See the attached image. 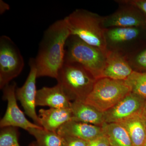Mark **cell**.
I'll return each instance as SVG.
<instances>
[{
  "label": "cell",
  "instance_id": "8fae6325",
  "mask_svg": "<svg viewBox=\"0 0 146 146\" xmlns=\"http://www.w3.org/2000/svg\"><path fill=\"white\" fill-rule=\"evenodd\" d=\"M133 72L128 62L122 54L117 51L108 50L106 63L101 78L125 80Z\"/></svg>",
  "mask_w": 146,
  "mask_h": 146
},
{
  "label": "cell",
  "instance_id": "603a6c76",
  "mask_svg": "<svg viewBox=\"0 0 146 146\" xmlns=\"http://www.w3.org/2000/svg\"><path fill=\"white\" fill-rule=\"evenodd\" d=\"M118 2L132 6L146 15V0H125L119 1Z\"/></svg>",
  "mask_w": 146,
  "mask_h": 146
},
{
  "label": "cell",
  "instance_id": "30bf717a",
  "mask_svg": "<svg viewBox=\"0 0 146 146\" xmlns=\"http://www.w3.org/2000/svg\"><path fill=\"white\" fill-rule=\"evenodd\" d=\"M115 13L104 17L103 26L105 29L114 27H137L146 26V20L141 16L140 11L127 5Z\"/></svg>",
  "mask_w": 146,
  "mask_h": 146
},
{
  "label": "cell",
  "instance_id": "ba28073f",
  "mask_svg": "<svg viewBox=\"0 0 146 146\" xmlns=\"http://www.w3.org/2000/svg\"><path fill=\"white\" fill-rule=\"evenodd\" d=\"M29 64L30 70L29 75L23 85L16 89V97L17 99L21 102L25 113L31 118L35 124L42 127L39 116L36 114L35 110L37 91L36 80L37 77L34 58H31Z\"/></svg>",
  "mask_w": 146,
  "mask_h": 146
},
{
  "label": "cell",
  "instance_id": "4fadbf2b",
  "mask_svg": "<svg viewBox=\"0 0 146 146\" xmlns=\"http://www.w3.org/2000/svg\"><path fill=\"white\" fill-rule=\"evenodd\" d=\"M60 136H73L89 142L104 135L102 127L86 123L69 121L63 124L57 130Z\"/></svg>",
  "mask_w": 146,
  "mask_h": 146
},
{
  "label": "cell",
  "instance_id": "e0dca14e",
  "mask_svg": "<svg viewBox=\"0 0 146 146\" xmlns=\"http://www.w3.org/2000/svg\"><path fill=\"white\" fill-rule=\"evenodd\" d=\"M102 127L110 146H133L127 131L119 123H105Z\"/></svg>",
  "mask_w": 146,
  "mask_h": 146
},
{
  "label": "cell",
  "instance_id": "f1b7e54d",
  "mask_svg": "<svg viewBox=\"0 0 146 146\" xmlns=\"http://www.w3.org/2000/svg\"><path fill=\"white\" fill-rule=\"evenodd\" d=\"M143 146H146V141H145V143L144 144Z\"/></svg>",
  "mask_w": 146,
  "mask_h": 146
},
{
  "label": "cell",
  "instance_id": "4316f807",
  "mask_svg": "<svg viewBox=\"0 0 146 146\" xmlns=\"http://www.w3.org/2000/svg\"><path fill=\"white\" fill-rule=\"evenodd\" d=\"M146 125V98L143 108L140 113Z\"/></svg>",
  "mask_w": 146,
  "mask_h": 146
},
{
  "label": "cell",
  "instance_id": "cb8c5ba5",
  "mask_svg": "<svg viewBox=\"0 0 146 146\" xmlns=\"http://www.w3.org/2000/svg\"><path fill=\"white\" fill-rule=\"evenodd\" d=\"M88 146H110L106 136L104 134L88 142Z\"/></svg>",
  "mask_w": 146,
  "mask_h": 146
},
{
  "label": "cell",
  "instance_id": "f546056e",
  "mask_svg": "<svg viewBox=\"0 0 146 146\" xmlns=\"http://www.w3.org/2000/svg\"><path fill=\"white\" fill-rule=\"evenodd\" d=\"M145 24H146V22H145Z\"/></svg>",
  "mask_w": 146,
  "mask_h": 146
},
{
  "label": "cell",
  "instance_id": "7c38bea8",
  "mask_svg": "<svg viewBox=\"0 0 146 146\" xmlns=\"http://www.w3.org/2000/svg\"><path fill=\"white\" fill-rule=\"evenodd\" d=\"M71 102L59 84L53 87H43L36 91V106L50 108H65L70 107Z\"/></svg>",
  "mask_w": 146,
  "mask_h": 146
},
{
  "label": "cell",
  "instance_id": "ffe728a7",
  "mask_svg": "<svg viewBox=\"0 0 146 146\" xmlns=\"http://www.w3.org/2000/svg\"><path fill=\"white\" fill-rule=\"evenodd\" d=\"M125 81L132 93L146 98V72L133 71Z\"/></svg>",
  "mask_w": 146,
  "mask_h": 146
},
{
  "label": "cell",
  "instance_id": "2e32d148",
  "mask_svg": "<svg viewBox=\"0 0 146 146\" xmlns=\"http://www.w3.org/2000/svg\"><path fill=\"white\" fill-rule=\"evenodd\" d=\"M124 127L133 146H143L146 141V125L140 113L118 123Z\"/></svg>",
  "mask_w": 146,
  "mask_h": 146
},
{
  "label": "cell",
  "instance_id": "44dd1931",
  "mask_svg": "<svg viewBox=\"0 0 146 146\" xmlns=\"http://www.w3.org/2000/svg\"><path fill=\"white\" fill-rule=\"evenodd\" d=\"M18 127L8 126L1 128L0 131V146H21L18 142ZM28 146H31V145Z\"/></svg>",
  "mask_w": 146,
  "mask_h": 146
},
{
  "label": "cell",
  "instance_id": "3957f363",
  "mask_svg": "<svg viewBox=\"0 0 146 146\" xmlns=\"http://www.w3.org/2000/svg\"><path fill=\"white\" fill-rule=\"evenodd\" d=\"M106 53L70 35L65 45L64 63H78L98 79L101 78L105 67Z\"/></svg>",
  "mask_w": 146,
  "mask_h": 146
},
{
  "label": "cell",
  "instance_id": "5bb4252c",
  "mask_svg": "<svg viewBox=\"0 0 146 146\" xmlns=\"http://www.w3.org/2000/svg\"><path fill=\"white\" fill-rule=\"evenodd\" d=\"M38 116L43 128L55 132L65 123L73 120L70 108L41 109L39 110Z\"/></svg>",
  "mask_w": 146,
  "mask_h": 146
},
{
  "label": "cell",
  "instance_id": "7a4b0ae2",
  "mask_svg": "<svg viewBox=\"0 0 146 146\" xmlns=\"http://www.w3.org/2000/svg\"><path fill=\"white\" fill-rule=\"evenodd\" d=\"M71 35L107 53L104 17L84 9H77L64 18Z\"/></svg>",
  "mask_w": 146,
  "mask_h": 146
},
{
  "label": "cell",
  "instance_id": "5b68a950",
  "mask_svg": "<svg viewBox=\"0 0 146 146\" xmlns=\"http://www.w3.org/2000/svg\"><path fill=\"white\" fill-rule=\"evenodd\" d=\"M131 92L130 88L125 80L102 78L96 80L92 91L84 102L104 112L115 106Z\"/></svg>",
  "mask_w": 146,
  "mask_h": 146
},
{
  "label": "cell",
  "instance_id": "9c48e42d",
  "mask_svg": "<svg viewBox=\"0 0 146 146\" xmlns=\"http://www.w3.org/2000/svg\"><path fill=\"white\" fill-rule=\"evenodd\" d=\"M145 100V98L131 92L115 106L104 112L105 123H119L140 113Z\"/></svg>",
  "mask_w": 146,
  "mask_h": 146
},
{
  "label": "cell",
  "instance_id": "9a60e30c",
  "mask_svg": "<svg viewBox=\"0 0 146 146\" xmlns=\"http://www.w3.org/2000/svg\"><path fill=\"white\" fill-rule=\"evenodd\" d=\"M73 121L102 127L105 121L104 112H100L84 101L77 100L71 103Z\"/></svg>",
  "mask_w": 146,
  "mask_h": 146
},
{
  "label": "cell",
  "instance_id": "83f0119b",
  "mask_svg": "<svg viewBox=\"0 0 146 146\" xmlns=\"http://www.w3.org/2000/svg\"><path fill=\"white\" fill-rule=\"evenodd\" d=\"M30 145L31 146H37V144H36V141H35V142H33Z\"/></svg>",
  "mask_w": 146,
  "mask_h": 146
},
{
  "label": "cell",
  "instance_id": "d6986e66",
  "mask_svg": "<svg viewBox=\"0 0 146 146\" xmlns=\"http://www.w3.org/2000/svg\"><path fill=\"white\" fill-rule=\"evenodd\" d=\"M27 131L36 139L38 146H63L62 137L57 133L42 128H30Z\"/></svg>",
  "mask_w": 146,
  "mask_h": 146
},
{
  "label": "cell",
  "instance_id": "484cf974",
  "mask_svg": "<svg viewBox=\"0 0 146 146\" xmlns=\"http://www.w3.org/2000/svg\"><path fill=\"white\" fill-rule=\"evenodd\" d=\"M9 9V6L8 4L4 1L1 0L0 1V13L2 14L5 12L6 11Z\"/></svg>",
  "mask_w": 146,
  "mask_h": 146
},
{
  "label": "cell",
  "instance_id": "52a82bcc",
  "mask_svg": "<svg viewBox=\"0 0 146 146\" xmlns=\"http://www.w3.org/2000/svg\"><path fill=\"white\" fill-rule=\"evenodd\" d=\"M16 82H13L2 89L3 99L7 101V106L5 114L0 121L1 128L13 126L27 131L30 128L42 127L29 121L18 107L16 97Z\"/></svg>",
  "mask_w": 146,
  "mask_h": 146
},
{
  "label": "cell",
  "instance_id": "8992f818",
  "mask_svg": "<svg viewBox=\"0 0 146 146\" xmlns=\"http://www.w3.org/2000/svg\"><path fill=\"white\" fill-rule=\"evenodd\" d=\"M25 61L20 50L10 37H0V89H3L17 77L23 69Z\"/></svg>",
  "mask_w": 146,
  "mask_h": 146
},
{
  "label": "cell",
  "instance_id": "d4e9b609",
  "mask_svg": "<svg viewBox=\"0 0 146 146\" xmlns=\"http://www.w3.org/2000/svg\"><path fill=\"white\" fill-rule=\"evenodd\" d=\"M135 61L138 67L146 69V49L137 56Z\"/></svg>",
  "mask_w": 146,
  "mask_h": 146
},
{
  "label": "cell",
  "instance_id": "6da1fadb",
  "mask_svg": "<svg viewBox=\"0 0 146 146\" xmlns=\"http://www.w3.org/2000/svg\"><path fill=\"white\" fill-rule=\"evenodd\" d=\"M71 34L65 19L55 21L45 31L35 63L37 77L56 79L64 63L66 42Z\"/></svg>",
  "mask_w": 146,
  "mask_h": 146
},
{
  "label": "cell",
  "instance_id": "7402d4cb",
  "mask_svg": "<svg viewBox=\"0 0 146 146\" xmlns=\"http://www.w3.org/2000/svg\"><path fill=\"white\" fill-rule=\"evenodd\" d=\"M60 136L63 140V146H88V142L80 138L66 135Z\"/></svg>",
  "mask_w": 146,
  "mask_h": 146
},
{
  "label": "cell",
  "instance_id": "277c9868",
  "mask_svg": "<svg viewBox=\"0 0 146 146\" xmlns=\"http://www.w3.org/2000/svg\"><path fill=\"white\" fill-rule=\"evenodd\" d=\"M56 80L70 100L73 101H84L96 81L89 71L76 63H64Z\"/></svg>",
  "mask_w": 146,
  "mask_h": 146
},
{
  "label": "cell",
  "instance_id": "ac0fdd59",
  "mask_svg": "<svg viewBox=\"0 0 146 146\" xmlns=\"http://www.w3.org/2000/svg\"><path fill=\"white\" fill-rule=\"evenodd\" d=\"M140 34L137 27H114L106 29L105 35L107 45L121 44L136 39Z\"/></svg>",
  "mask_w": 146,
  "mask_h": 146
}]
</instances>
